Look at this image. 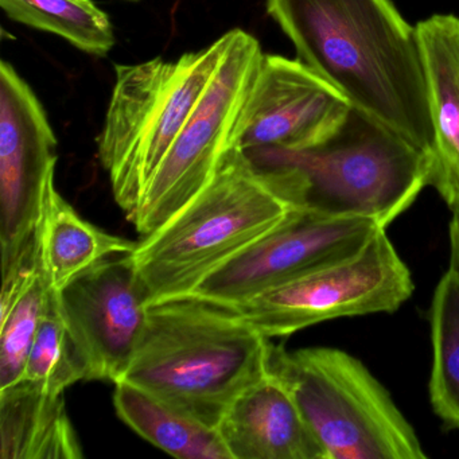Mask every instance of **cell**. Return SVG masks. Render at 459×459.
Segmentation results:
<instances>
[{
	"instance_id": "cell-23",
	"label": "cell",
	"mask_w": 459,
	"mask_h": 459,
	"mask_svg": "<svg viewBox=\"0 0 459 459\" xmlns=\"http://www.w3.org/2000/svg\"><path fill=\"white\" fill-rule=\"evenodd\" d=\"M127 2H139V0H127Z\"/></svg>"
},
{
	"instance_id": "cell-16",
	"label": "cell",
	"mask_w": 459,
	"mask_h": 459,
	"mask_svg": "<svg viewBox=\"0 0 459 459\" xmlns=\"http://www.w3.org/2000/svg\"><path fill=\"white\" fill-rule=\"evenodd\" d=\"M114 407L123 423L179 459H232L219 431L126 380L115 384Z\"/></svg>"
},
{
	"instance_id": "cell-10",
	"label": "cell",
	"mask_w": 459,
	"mask_h": 459,
	"mask_svg": "<svg viewBox=\"0 0 459 459\" xmlns=\"http://www.w3.org/2000/svg\"><path fill=\"white\" fill-rule=\"evenodd\" d=\"M383 230L368 217H326L297 209L273 232L212 273L190 295L219 305H238L353 254Z\"/></svg>"
},
{
	"instance_id": "cell-11",
	"label": "cell",
	"mask_w": 459,
	"mask_h": 459,
	"mask_svg": "<svg viewBox=\"0 0 459 459\" xmlns=\"http://www.w3.org/2000/svg\"><path fill=\"white\" fill-rule=\"evenodd\" d=\"M351 101L297 58L263 56L236 122L232 146L303 150L326 141L351 114Z\"/></svg>"
},
{
	"instance_id": "cell-3",
	"label": "cell",
	"mask_w": 459,
	"mask_h": 459,
	"mask_svg": "<svg viewBox=\"0 0 459 459\" xmlns=\"http://www.w3.org/2000/svg\"><path fill=\"white\" fill-rule=\"evenodd\" d=\"M294 211L283 176L232 147L212 181L131 254L147 302L193 294Z\"/></svg>"
},
{
	"instance_id": "cell-13",
	"label": "cell",
	"mask_w": 459,
	"mask_h": 459,
	"mask_svg": "<svg viewBox=\"0 0 459 459\" xmlns=\"http://www.w3.org/2000/svg\"><path fill=\"white\" fill-rule=\"evenodd\" d=\"M415 28L432 130L429 186L459 213V17L429 15Z\"/></svg>"
},
{
	"instance_id": "cell-22",
	"label": "cell",
	"mask_w": 459,
	"mask_h": 459,
	"mask_svg": "<svg viewBox=\"0 0 459 459\" xmlns=\"http://www.w3.org/2000/svg\"><path fill=\"white\" fill-rule=\"evenodd\" d=\"M448 241H450V264L448 268L459 275V213H453L448 227Z\"/></svg>"
},
{
	"instance_id": "cell-19",
	"label": "cell",
	"mask_w": 459,
	"mask_h": 459,
	"mask_svg": "<svg viewBox=\"0 0 459 459\" xmlns=\"http://www.w3.org/2000/svg\"><path fill=\"white\" fill-rule=\"evenodd\" d=\"M10 20L66 39L88 55L106 57L115 45L114 26L93 0H0Z\"/></svg>"
},
{
	"instance_id": "cell-6",
	"label": "cell",
	"mask_w": 459,
	"mask_h": 459,
	"mask_svg": "<svg viewBox=\"0 0 459 459\" xmlns=\"http://www.w3.org/2000/svg\"><path fill=\"white\" fill-rule=\"evenodd\" d=\"M268 369L294 397L325 459L426 458L385 386L351 354L271 343Z\"/></svg>"
},
{
	"instance_id": "cell-18",
	"label": "cell",
	"mask_w": 459,
	"mask_h": 459,
	"mask_svg": "<svg viewBox=\"0 0 459 459\" xmlns=\"http://www.w3.org/2000/svg\"><path fill=\"white\" fill-rule=\"evenodd\" d=\"M432 365L429 402L447 429H459V275L448 268L429 308Z\"/></svg>"
},
{
	"instance_id": "cell-1",
	"label": "cell",
	"mask_w": 459,
	"mask_h": 459,
	"mask_svg": "<svg viewBox=\"0 0 459 459\" xmlns=\"http://www.w3.org/2000/svg\"><path fill=\"white\" fill-rule=\"evenodd\" d=\"M298 58L351 107L429 152L431 120L415 26L392 0H265Z\"/></svg>"
},
{
	"instance_id": "cell-15",
	"label": "cell",
	"mask_w": 459,
	"mask_h": 459,
	"mask_svg": "<svg viewBox=\"0 0 459 459\" xmlns=\"http://www.w3.org/2000/svg\"><path fill=\"white\" fill-rule=\"evenodd\" d=\"M2 459H80L84 456L66 411L65 394L20 380L0 389Z\"/></svg>"
},
{
	"instance_id": "cell-12",
	"label": "cell",
	"mask_w": 459,
	"mask_h": 459,
	"mask_svg": "<svg viewBox=\"0 0 459 459\" xmlns=\"http://www.w3.org/2000/svg\"><path fill=\"white\" fill-rule=\"evenodd\" d=\"M57 302L84 359L88 381L122 380L143 334L149 308L131 254L96 263L57 291Z\"/></svg>"
},
{
	"instance_id": "cell-21",
	"label": "cell",
	"mask_w": 459,
	"mask_h": 459,
	"mask_svg": "<svg viewBox=\"0 0 459 459\" xmlns=\"http://www.w3.org/2000/svg\"><path fill=\"white\" fill-rule=\"evenodd\" d=\"M52 289L44 263L14 305L0 314V389L23 377Z\"/></svg>"
},
{
	"instance_id": "cell-9",
	"label": "cell",
	"mask_w": 459,
	"mask_h": 459,
	"mask_svg": "<svg viewBox=\"0 0 459 459\" xmlns=\"http://www.w3.org/2000/svg\"><path fill=\"white\" fill-rule=\"evenodd\" d=\"M57 138L41 101L7 61L0 64V244L2 271L39 241L56 186Z\"/></svg>"
},
{
	"instance_id": "cell-20",
	"label": "cell",
	"mask_w": 459,
	"mask_h": 459,
	"mask_svg": "<svg viewBox=\"0 0 459 459\" xmlns=\"http://www.w3.org/2000/svg\"><path fill=\"white\" fill-rule=\"evenodd\" d=\"M21 380L33 381L55 394H65L69 386L88 381L87 367L61 316L55 289L50 290Z\"/></svg>"
},
{
	"instance_id": "cell-8",
	"label": "cell",
	"mask_w": 459,
	"mask_h": 459,
	"mask_svg": "<svg viewBox=\"0 0 459 459\" xmlns=\"http://www.w3.org/2000/svg\"><path fill=\"white\" fill-rule=\"evenodd\" d=\"M227 36V52L213 79L144 189L131 219L142 238L178 214L212 181L233 147L238 114L264 55L259 41L247 31L233 29Z\"/></svg>"
},
{
	"instance_id": "cell-5",
	"label": "cell",
	"mask_w": 459,
	"mask_h": 459,
	"mask_svg": "<svg viewBox=\"0 0 459 459\" xmlns=\"http://www.w3.org/2000/svg\"><path fill=\"white\" fill-rule=\"evenodd\" d=\"M228 36L174 61L158 57L115 66V85L98 139V155L127 219L193 108L213 79Z\"/></svg>"
},
{
	"instance_id": "cell-4",
	"label": "cell",
	"mask_w": 459,
	"mask_h": 459,
	"mask_svg": "<svg viewBox=\"0 0 459 459\" xmlns=\"http://www.w3.org/2000/svg\"><path fill=\"white\" fill-rule=\"evenodd\" d=\"M246 155L255 165L283 174L299 211L368 217L385 230L429 186V152L354 108L316 146L259 149Z\"/></svg>"
},
{
	"instance_id": "cell-7",
	"label": "cell",
	"mask_w": 459,
	"mask_h": 459,
	"mask_svg": "<svg viewBox=\"0 0 459 459\" xmlns=\"http://www.w3.org/2000/svg\"><path fill=\"white\" fill-rule=\"evenodd\" d=\"M413 290L410 268L383 230L353 254L230 307L271 340L333 319L394 313Z\"/></svg>"
},
{
	"instance_id": "cell-14",
	"label": "cell",
	"mask_w": 459,
	"mask_h": 459,
	"mask_svg": "<svg viewBox=\"0 0 459 459\" xmlns=\"http://www.w3.org/2000/svg\"><path fill=\"white\" fill-rule=\"evenodd\" d=\"M232 459H325L294 397L268 369L217 426Z\"/></svg>"
},
{
	"instance_id": "cell-2",
	"label": "cell",
	"mask_w": 459,
	"mask_h": 459,
	"mask_svg": "<svg viewBox=\"0 0 459 459\" xmlns=\"http://www.w3.org/2000/svg\"><path fill=\"white\" fill-rule=\"evenodd\" d=\"M271 343L230 306L171 298L149 305L122 380L217 429L230 404L267 375Z\"/></svg>"
},
{
	"instance_id": "cell-17",
	"label": "cell",
	"mask_w": 459,
	"mask_h": 459,
	"mask_svg": "<svg viewBox=\"0 0 459 459\" xmlns=\"http://www.w3.org/2000/svg\"><path fill=\"white\" fill-rule=\"evenodd\" d=\"M39 230L48 275L56 291L96 263L133 254L138 247V241L112 235L82 219L56 186L48 197Z\"/></svg>"
}]
</instances>
